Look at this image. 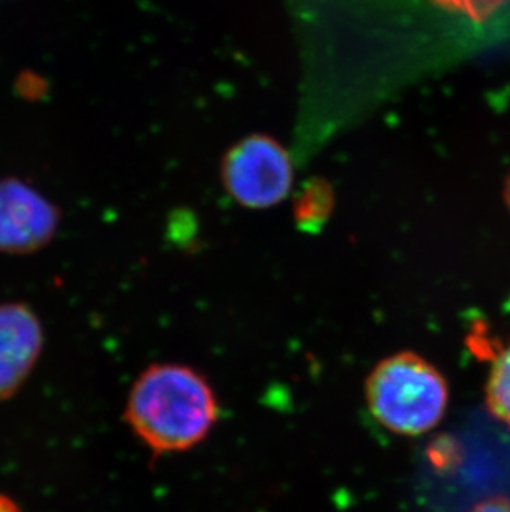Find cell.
<instances>
[{
    "mask_svg": "<svg viewBox=\"0 0 510 512\" xmlns=\"http://www.w3.org/2000/svg\"><path fill=\"white\" fill-rule=\"evenodd\" d=\"M219 416L211 385L179 363L146 368L131 388L125 420L156 455L188 451L206 440Z\"/></svg>",
    "mask_w": 510,
    "mask_h": 512,
    "instance_id": "obj_1",
    "label": "cell"
},
{
    "mask_svg": "<svg viewBox=\"0 0 510 512\" xmlns=\"http://www.w3.org/2000/svg\"><path fill=\"white\" fill-rule=\"evenodd\" d=\"M371 415L386 430L419 436L443 420L449 387L433 363L414 352H400L381 360L365 385Z\"/></svg>",
    "mask_w": 510,
    "mask_h": 512,
    "instance_id": "obj_2",
    "label": "cell"
},
{
    "mask_svg": "<svg viewBox=\"0 0 510 512\" xmlns=\"http://www.w3.org/2000/svg\"><path fill=\"white\" fill-rule=\"evenodd\" d=\"M222 178L237 203L249 209L272 208L289 196L294 163L279 141L249 136L227 153Z\"/></svg>",
    "mask_w": 510,
    "mask_h": 512,
    "instance_id": "obj_3",
    "label": "cell"
},
{
    "mask_svg": "<svg viewBox=\"0 0 510 512\" xmlns=\"http://www.w3.org/2000/svg\"><path fill=\"white\" fill-rule=\"evenodd\" d=\"M57 228V208L37 189L20 179L0 181V252L39 251Z\"/></svg>",
    "mask_w": 510,
    "mask_h": 512,
    "instance_id": "obj_4",
    "label": "cell"
},
{
    "mask_svg": "<svg viewBox=\"0 0 510 512\" xmlns=\"http://www.w3.org/2000/svg\"><path fill=\"white\" fill-rule=\"evenodd\" d=\"M44 347L39 317L24 304H0V400L17 393Z\"/></svg>",
    "mask_w": 510,
    "mask_h": 512,
    "instance_id": "obj_5",
    "label": "cell"
},
{
    "mask_svg": "<svg viewBox=\"0 0 510 512\" xmlns=\"http://www.w3.org/2000/svg\"><path fill=\"white\" fill-rule=\"evenodd\" d=\"M487 408L510 428V345L494 353L486 383Z\"/></svg>",
    "mask_w": 510,
    "mask_h": 512,
    "instance_id": "obj_6",
    "label": "cell"
},
{
    "mask_svg": "<svg viewBox=\"0 0 510 512\" xmlns=\"http://www.w3.org/2000/svg\"><path fill=\"white\" fill-rule=\"evenodd\" d=\"M436 2L443 7L461 12L472 20H484L507 0H436Z\"/></svg>",
    "mask_w": 510,
    "mask_h": 512,
    "instance_id": "obj_7",
    "label": "cell"
},
{
    "mask_svg": "<svg viewBox=\"0 0 510 512\" xmlns=\"http://www.w3.org/2000/svg\"><path fill=\"white\" fill-rule=\"evenodd\" d=\"M469 512H510V501L506 498H492L476 504Z\"/></svg>",
    "mask_w": 510,
    "mask_h": 512,
    "instance_id": "obj_8",
    "label": "cell"
},
{
    "mask_svg": "<svg viewBox=\"0 0 510 512\" xmlns=\"http://www.w3.org/2000/svg\"><path fill=\"white\" fill-rule=\"evenodd\" d=\"M506 199H507V206H509V209H510V176H509V179H507Z\"/></svg>",
    "mask_w": 510,
    "mask_h": 512,
    "instance_id": "obj_9",
    "label": "cell"
}]
</instances>
